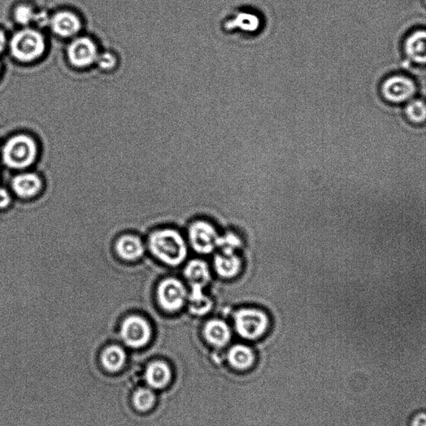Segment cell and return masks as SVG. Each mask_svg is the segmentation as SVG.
I'll return each mask as SVG.
<instances>
[{
  "label": "cell",
  "mask_w": 426,
  "mask_h": 426,
  "mask_svg": "<svg viewBox=\"0 0 426 426\" xmlns=\"http://www.w3.org/2000/svg\"><path fill=\"white\" fill-rule=\"evenodd\" d=\"M34 20H37L38 23L41 25H45L46 24L47 16L45 13H41L39 15H36V18Z\"/></svg>",
  "instance_id": "cell-28"
},
{
  "label": "cell",
  "mask_w": 426,
  "mask_h": 426,
  "mask_svg": "<svg viewBox=\"0 0 426 426\" xmlns=\"http://www.w3.org/2000/svg\"><path fill=\"white\" fill-rule=\"evenodd\" d=\"M10 47L15 59L21 62H30L43 54L45 43L41 34L34 29H24L13 37Z\"/></svg>",
  "instance_id": "cell-6"
},
{
  "label": "cell",
  "mask_w": 426,
  "mask_h": 426,
  "mask_svg": "<svg viewBox=\"0 0 426 426\" xmlns=\"http://www.w3.org/2000/svg\"><path fill=\"white\" fill-rule=\"evenodd\" d=\"M145 378L151 388L162 389L171 379V371L167 364L154 362L147 367Z\"/></svg>",
  "instance_id": "cell-17"
},
{
  "label": "cell",
  "mask_w": 426,
  "mask_h": 426,
  "mask_svg": "<svg viewBox=\"0 0 426 426\" xmlns=\"http://www.w3.org/2000/svg\"><path fill=\"white\" fill-rule=\"evenodd\" d=\"M213 267L217 275L224 279H233L240 274L242 269V260L236 254L221 252L215 256Z\"/></svg>",
  "instance_id": "cell-12"
},
{
  "label": "cell",
  "mask_w": 426,
  "mask_h": 426,
  "mask_svg": "<svg viewBox=\"0 0 426 426\" xmlns=\"http://www.w3.org/2000/svg\"><path fill=\"white\" fill-rule=\"evenodd\" d=\"M405 50L413 62L426 64V31L418 30L411 34L406 39Z\"/></svg>",
  "instance_id": "cell-16"
},
{
  "label": "cell",
  "mask_w": 426,
  "mask_h": 426,
  "mask_svg": "<svg viewBox=\"0 0 426 426\" xmlns=\"http://www.w3.org/2000/svg\"><path fill=\"white\" fill-rule=\"evenodd\" d=\"M184 277L191 288L189 294V310L196 316L207 314L212 310V299L204 293V288L211 281L210 266L201 259H193L186 264Z\"/></svg>",
  "instance_id": "cell-1"
},
{
  "label": "cell",
  "mask_w": 426,
  "mask_h": 426,
  "mask_svg": "<svg viewBox=\"0 0 426 426\" xmlns=\"http://www.w3.org/2000/svg\"><path fill=\"white\" fill-rule=\"evenodd\" d=\"M98 66L104 71H110L116 65V59L114 55L110 53H103L98 55L96 59Z\"/></svg>",
  "instance_id": "cell-25"
},
{
  "label": "cell",
  "mask_w": 426,
  "mask_h": 426,
  "mask_svg": "<svg viewBox=\"0 0 426 426\" xmlns=\"http://www.w3.org/2000/svg\"><path fill=\"white\" fill-rule=\"evenodd\" d=\"M121 337L126 345L132 348H141L150 341V325L141 316H129L122 325Z\"/></svg>",
  "instance_id": "cell-9"
},
{
  "label": "cell",
  "mask_w": 426,
  "mask_h": 426,
  "mask_svg": "<svg viewBox=\"0 0 426 426\" xmlns=\"http://www.w3.org/2000/svg\"><path fill=\"white\" fill-rule=\"evenodd\" d=\"M11 202L10 194L6 189H0V208H6Z\"/></svg>",
  "instance_id": "cell-27"
},
{
  "label": "cell",
  "mask_w": 426,
  "mask_h": 426,
  "mask_svg": "<svg viewBox=\"0 0 426 426\" xmlns=\"http://www.w3.org/2000/svg\"><path fill=\"white\" fill-rule=\"evenodd\" d=\"M15 18L19 24L26 25L29 24L30 22L34 20V18H36V14H34L31 7L22 4V6L16 8L15 11Z\"/></svg>",
  "instance_id": "cell-24"
},
{
  "label": "cell",
  "mask_w": 426,
  "mask_h": 426,
  "mask_svg": "<svg viewBox=\"0 0 426 426\" xmlns=\"http://www.w3.org/2000/svg\"><path fill=\"white\" fill-rule=\"evenodd\" d=\"M133 402L138 411L145 412L153 407L155 395L149 389L141 388L133 395Z\"/></svg>",
  "instance_id": "cell-21"
},
{
  "label": "cell",
  "mask_w": 426,
  "mask_h": 426,
  "mask_svg": "<svg viewBox=\"0 0 426 426\" xmlns=\"http://www.w3.org/2000/svg\"><path fill=\"white\" fill-rule=\"evenodd\" d=\"M116 250L122 258L127 260H134L140 258L145 252L142 242L137 237L124 236L119 239L116 244Z\"/></svg>",
  "instance_id": "cell-18"
},
{
  "label": "cell",
  "mask_w": 426,
  "mask_h": 426,
  "mask_svg": "<svg viewBox=\"0 0 426 426\" xmlns=\"http://www.w3.org/2000/svg\"><path fill=\"white\" fill-rule=\"evenodd\" d=\"M37 156L34 139L26 135L13 137L3 147V159L7 166L22 169L31 165Z\"/></svg>",
  "instance_id": "cell-4"
},
{
  "label": "cell",
  "mask_w": 426,
  "mask_h": 426,
  "mask_svg": "<svg viewBox=\"0 0 426 426\" xmlns=\"http://www.w3.org/2000/svg\"><path fill=\"white\" fill-rule=\"evenodd\" d=\"M242 247V239L236 233L231 232L220 236L219 242H217V249H219L221 252H227V254H236V251Z\"/></svg>",
  "instance_id": "cell-22"
},
{
  "label": "cell",
  "mask_w": 426,
  "mask_h": 426,
  "mask_svg": "<svg viewBox=\"0 0 426 426\" xmlns=\"http://www.w3.org/2000/svg\"><path fill=\"white\" fill-rule=\"evenodd\" d=\"M69 61L78 68L89 66L98 58L97 47L89 38H78L68 50Z\"/></svg>",
  "instance_id": "cell-11"
},
{
  "label": "cell",
  "mask_w": 426,
  "mask_h": 426,
  "mask_svg": "<svg viewBox=\"0 0 426 426\" xmlns=\"http://www.w3.org/2000/svg\"><path fill=\"white\" fill-rule=\"evenodd\" d=\"M406 114L414 123L420 124L426 120V104L423 100L413 99L408 103Z\"/></svg>",
  "instance_id": "cell-23"
},
{
  "label": "cell",
  "mask_w": 426,
  "mask_h": 426,
  "mask_svg": "<svg viewBox=\"0 0 426 426\" xmlns=\"http://www.w3.org/2000/svg\"><path fill=\"white\" fill-rule=\"evenodd\" d=\"M149 249L156 258L168 266H179L188 256V246L179 232L159 230L151 235Z\"/></svg>",
  "instance_id": "cell-2"
},
{
  "label": "cell",
  "mask_w": 426,
  "mask_h": 426,
  "mask_svg": "<svg viewBox=\"0 0 426 426\" xmlns=\"http://www.w3.org/2000/svg\"><path fill=\"white\" fill-rule=\"evenodd\" d=\"M416 88L411 78L405 76H392L382 85V93L389 101L404 103L411 100L416 94Z\"/></svg>",
  "instance_id": "cell-10"
},
{
  "label": "cell",
  "mask_w": 426,
  "mask_h": 426,
  "mask_svg": "<svg viewBox=\"0 0 426 426\" xmlns=\"http://www.w3.org/2000/svg\"><path fill=\"white\" fill-rule=\"evenodd\" d=\"M126 354L121 347L111 346L103 351L101 362L108 372H117L123 368L125 363Z\"/></svg>",
  "instance_id": "cell-19"
},
{
  "label": "cell",
  "mask_w": 426,
  "mask_h": 426,
  "mask_svg": "<svg viewBox=\"0 0 426 426\" xmlns=\"http://www.w3.org/2000/svg\"><path fill=\"white\" fill-rule=\"evenodd\" d=\"M235 328L240 336L255 340L266 332L270 323L267 313L256 308H242L234 315Z\"/></svg>",
  "instance_id": "cell-5"
},
{
  "label": "cell",
  "mask_w": 426,
  "mask_h": 426,
  "mask_svg": "<svg viewBox=\"0 0 426 426\" xmlns=\"http://www.w3.org/2000/svg\"><path fill=\"white\" fill-rule=\"evenodd\" d=\"M6 38L4 34L0 30V52H2L6 46Z\"/></svg>",
  "instance_id": "cell-29"
},
{
  "label": "cell",
  "mask_w": 426,
  "mask_h": 426,
  "mask_svg": "<svg viewBox=\"0 0 426 426\" xmlns=\"http://www.w3.org/2000/svg\"><path fill=\"white\" fill-rule=\"evenodd\" d=\"M219 237L214 226L207 221H196L189 229L190 244L199 254L207 255L214 251Z\"/></svg>",
  "instance_id": "cell-8"
},
{
  "label": "cell",
  "mask_w": 426,
  "mask_h": 426,
  "mask_svg": "<svg viewBox=\"0 0 426 426\" xmlns=\"http://www.w3.org/2000/svg\"><path fill=\"white\" fill-rule=\"evenodd\" d=\"M206 340L215 346H224L231 339V330L225 321L219 319L208 321L203 329Z\"/></svg>",
  "instance_id": "cell-14"
},
{
  "label": "cell",
  "mask_w": 426,
  "mask_h": 426,
  "mask_svg": "<svg viewBox=\"0 0 426 426\" xmlns=\"http://www.w3.org/2000/svg\"><path fill=\"white\" fill-rule=\"evenodd\" d=\"M409 426H426V411H417L411 416Z\"/></svg>",
  "instance_id": "cell-26"
},
{
  "label": "cell",
  "mask_w": 426,
  "mask_h": 426,
  "mask_svg": "<svg viewBox=\"0 0 426 426\" xmlns=\"http://www.w3.org/2000/svg\"><path fill=\"white\" fill-rule=\"evenodd\" d=\"M50 23L53 31L62 37L75 36L81 28L80 19L75 14L68 11L57 13L52 18Z\"/></svg>",
  "instance_id": "cell-13"
},
{
  "label": "cell",
  "mask_w": 426,
  "mask_h": 426,
  "mask_svg": "<svg viewBox=\"0 0 426 426\" xmlns=\"http://www.w3.org/2000/svg\"><path fill=\"white\" fill-rule=\"evenodd\" d=\"M425 2H426V0H425Z\"/></svg>",
  "instance_id": "cell-30"
},
{
  "label": "cell",
  "mask_w": 426,
  "mask_h": 426,
  "mask_svg": "<svg viewBox=\"0 0 426 426\" xmlns=\"http://www.w3.org/2000/svg\"><path fill=\"white\" fill-rule=\"evenodd\" d=\"M12 188L20 198L34 197L42 189V181L34 173H24L16 176L12 182Z\"/></svg>",
  "instance_id": "cell-15"
},
{
  "label": "cell",
  "mask_w": 426,
  "mask_h": 426,
  "mask_svg": "<svg viewBox=\"0 0 426 426\" xmlns=\"http://www.w3.org/2000/svg\"><path fill=\"white\" fill-rule=\"evenodd\" d=\"M156 298L161 307L168 312H177L185 306L189 298L186 286L175 277L167 278L160 282Z\"/></svg>",
  "instance_id": "cell-7"
},
{
  "label": "cell",
  "mask_w": 426,
  "mask_h": 426,
  "mask_svg": "<svg viewBox=\"0 0 426 426\" xmlns=\"http://www.w3.org/2000/svg\"><path fill=\"white\" fill-rule=\"evenodd\" d=\"M230 363L234 367L244 369L251 366L254 362V355L249 347L237 345L233 347L228 353Z\"/></svg>",
  "instance_id": "cell-20"
},
{
  "label": "cell",
  "mask_w": 426,
  "mask_h": 426,
  "mask_svg": "<svg viewBox=\"0 0 426 426\" xmlns=\"http://www.w3.org/2000/svg\"><path fill=\"white\" fill-rule=\"evenodd\" d=\"M266 26L263 16L250 10H239L230 14L221 23L225 34H238L242 38H251L262 34Z\"/></svg>",
  "instance_id": "cell-3"
}]
</instances>
